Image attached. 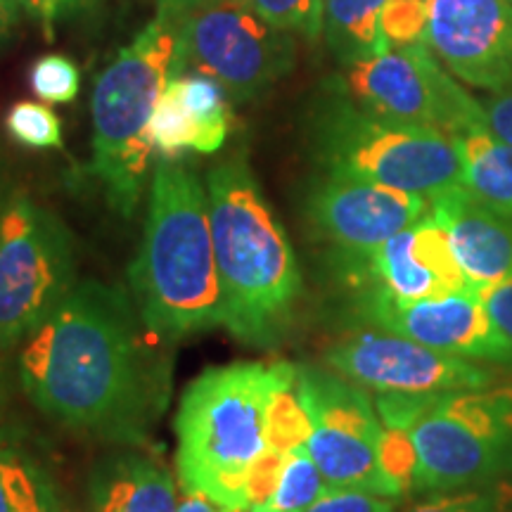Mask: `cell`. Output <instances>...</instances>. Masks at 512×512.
<instances>
[{"instance_id": "obj_15", "label": "cell", "mask_w": 512, "mask_h": 512, "mask_svg": "<svg viewBox=\"0 0 512 512\" xmlns=\"http://www.w3.org/2000/svg\"><path fill=\"white\" fill-rule=\"evenodd\" d=\"M425 43L467 86L501 93L512 88L510 0H425Z\"/></svg>"}, {"instance_id": "obj_30", "label": "cell", "mask_w": 512, "mask_h": 512, "mask_svg": "<svg viewBox=\"0 0 512 512\" xmlns=\"http://www.w3.org/2000/svg\"><path fill=\"white\" fill-rule=\"evenodd\" d=\"M380 463L384 475L399 491V496L413 494L415 470H418V453L411 439V432L403 427L382 425L380 441Z\"/></svg>"}, {"instance_id": "obj_28", "label": "cell", "mask_w": 512, "mask_h": 512, "mask_svg": "<svg viewBox=\"0 0 512 512\" xmlns=\"http://www.w3.org/2000/svg\"><path fill=\"white\" fill-rule=\"evenodd\" d=\"M29 83L36 98L50 105H67L79 95L81 74L67 55H41L31 64Z\"/></svg>"}, {"instance_id": "obj_10", "label": "cell", "mask_w": 512, "mask_h": 512, "mask_svg": "<svg viewBox=\"0 0 512 512\" xmlns=\"http://www.w3.org/2000/svg\"><path fill=\"white\" fill-rule=\"evenodd\" d=\"M344 95L377 117L430 126L451 138L486 124L482 102L453 79L427 43L347 64Z\"/></svg>"}, {"instance_id": "obj_39", "label": "cell", "mask_w": 512, "mask_h": 512, "mask_svg": "<svg viewBox=\"0 0 512 512\" xmlns=\"http://www.w3.org/2000/svg\"><path fill=\"white\" fill-rule=\"evenodd\" d=\"M176 512H230V510L221 508L219 503H214L204 494H190V491H185V496L178 501Z\"/></svg>"}, {"instance_id": "obj_37", "label": "cell", "mask_w": 512, "mask_h": 512, "mask_svg": "<svg viewBox=\"0 0 512 512\" xmlns=\"http://www.w3.org/2000/svg\"><path fill=\"white\" fill-rule=\"evenodd\" d=\"M157 3V19L166 27H176L181 19H185L192 12L207 8L211 3H219V0H155Z\"/></svg>"}, {"instance_id": "obj_24", "label": "cell", "mask_w": 512, "mask_h": 512, "mask_svg": "<svg viewBox=\"0 0 512 512\" xmlns=\"http://www.w3.org/2000/svg\"><path fill=\"white\" fill-rule=\"evenodd\" d=\"M328 489L330 486L320 475L309 448L297 446L290 453H285L283 472H280L278 486H275L268 508L275 512H306Z\"/></svg>"}, {"instance_id": "obj_18", "label": "cell", "mask_w": 512, "mask_h": 512, "mask_svg": "<svg viewBox=\"0 0 512 512\" xmlns=\"http://www.w3.org/2000/svg\"><path fill=\"white\" fill-rule=\"evenodd\" d=\"M91 512H176V486L157 458L124 451L105 458L88 479Z\"/></svg>"}, {"instance_id": "obj_2", "label": "cell", "mask_w": 512, "mask_h": 512, "mask_svg": "<svg viewBox=\"0 0 512 512\" xmlns=\"http://www.w3.org/2000/svg\"><path fill=\"white\" fill-rule=\"evenodd\" d=\"M207 195L223 325L247 344H273L302 297V273L283 223L242 155L209 171Z\"/></svg>"}, {"instance_id": "obj_41", "label": "cell", "mask_w": 512, "mask_h": 512, "mask_svg": "<svg viewBox=\"0 0 512 512\" xmlns=\"http://www.w3.org/2000/svg\"><path fill=\"white\" fill-rule=\"evenodd\" d=\"M510 3H512V0H510Z\"/></svg>"}, {"instance_id": "obj_7", "label": "cell", "mask_w": 512, "mask_h": 512, "mask_svg": "<svg viewBox=\"0 0 512 512\" xmlns=\"http://www.w3.org/2000/svg\"><path fill=\"white\" fill-rule=\"evenodd\" d=\"M413 494H444L512 477V384L427 394L411 427Z\"/></svg>"}, {"instance_id": "obj_22", "label": "cell", "mask_w": 512, "mask_h": 512, "mask_svg": "<svg viewBox=\"0 0 512 512\" xmlns=\"http://www.w3.org/2000/svg\"><path fill=\"white\" fill-rule=\"evenodd\" d=\"M169 83L181 98L185 112L195 126L192 150L214 155L226 145L230 133L228 93L214 79L202 74L169 76Z\"/></svg>"}, {"instance_id": "obj_26", "label": "cell", "mask_w": 512, "mask_h": 512, "mask_svg": "<svg viewBox=\"0 0 512 512\" xmlns=\"http://www.w3.org/2000/svg\"><path fill=\"white\" fill-rule=\"evenodd\" d=\"M150 138L166 159H176L183 150H192L195 143V126L171 83H166L164 93L157 100L150 121Z\"/></svg>"}, {"instance_id": "obj_3", "label": "cell", "mask_w": 512, "mask_h": 512, "mask_svg": "<svg viewBox=\"0 0 512 512\" xmlns=\"http://www.w3.org/2000/svg\"><path fill=\"white\" fill-rule=\"evenodd\" d=\"M131 285L140 316L159 337L178 339L223 323L209 195L200 176L176 159L164 157L152 176Z\"/></svg>"}, {"instance_id": "obj_36", "label": "cell", "mask_w": 512, "mask_h": 512, "mask_svg": "<svg viewBox=\"0 0 512 512\" xmlns=\"http://www.w3.org/2000/svg\"><path fill=\"white\" fill-rule=\"evenodd\" d=\"M486 126L496 133L498 138L512 145V88L494 93L482 102Z\"/></svg>"}, {"instance_id": "obj_12", "label": "cell", "mask_w": 512, "mask_h": 512, "mask_svg": "<svg viewBox=\"0 0 512 512\" xmlns=\"http://www.w3.org/2000/svg\"><path fill=\"white\" fill-rule=\"evenodd\" d=\"M325 363L377 394L465 392L498 382V373L489 363L444 354L380 328L349 332L337 339L325 354Z\"/></svg>"}, {"instance_id": "obj_17", "label": "cell", "mask_w": 512, "mask_h": 512, "mask_svg": "<svg viewBox=\"0 0 512 512\" xmlns=\"http://www.w3.org/2000/svg\"><path fill=\"white\" fill-rule=\"evenodd\" d=\"M430 214L446 230L472 292L512 280V216L486 207L463 185L430 200Z\"/></svg>"}, {"instance_id": "obj_8", "label": "cell", "mask_w": 512, "mask_h": 512, "mask_svg": "<svg viewBox=\"0 0 512 512\" xmlns=\"http://www.w3.org/2000/svg\"><path fill=\"white\" fill-rule=\"evenodd\" d=\"M76 285L64 223L24 195L0 204V349L22 344Z\"/></svg>"}, {"instance_id": "obj_38", "label": "cell", "mask_w": 512, "mask_h": 512, "mask_svg": "<svg viewBox=\"0 0 512 512\" xmlns=\"http://www.w3.org/2000/svg\"><path fill=\"white\" fill-rule=\"evenodd\" d=\"M22 12H27L24 0H0V41L12 34L22 19Z\"/></svg>"}, {"instance_id": "obj_11", "label": "cell", "mask_w": 512, "mask_h": 512, "mask_svg": "<svg viewBox=\"0 0 512 512\" xmlns=\"http://www.w3.org/2000/svg\"><path fill=\"white\" fill-rule=\"evenodd\" d=\"M299 392L311 420L306 448L330 489L399 501L380 463L382 422L368 389L335 370L299 366Z\"/></svg>"}, {"instance_id": "obj_19", "label": "cell", "mask_w": 512, "mask_h": 512, "mask_svg": "<svg viewBox=\"0 0 512 512\" xmlns=\"http://www.w3.org/2000/svg\"><path fill=\"white\" fill-rule=\"evenodd\" d=\"M460 159V185L486 207L512 216V145L489 126L453 138Z\"/></svg>"}, {"instance_id": "obj_32", "label": "cell", "mask_w": 512, "mask_h": 512, "mask_svg": "<svg viewBox=\"0 0 512 512\" xmlns=\"http://www.w3.org/2000/svg\"><path fill=\"white\" fill-rule=\"evenodd\" d=\"M285 465V453L275 451V448L266 446L264 451L256 456V460L247 470V505L249 508H264L271 503L278 486L280 472Z\"/></svg>"}, {"instance_id": "obj_27", "label": "cell", "mask_w": 512, "mask_h": 512, "mask_svg": "<svg viewBox=\"0 0 512 512\" xmlns=\"http://www.w3.org/2000/svg\"><path fill=\"white\" fill-rule=\"evenodd\" d=\"M5 128H8L10 138L17 140L19 145L36 147V150L62 147L60 119L48 105H41V102H15L5 114Z\"/></svg>"}, {"instance_id": "obj_33", "label": "cell", "mask_w": 512, "mask_h": 512, "mask_svg": "<svg viewBox=\"0 0 512 512\" xmlns=\"http://www.w3.org/2000/svg\"><path fill=\"white\" fill-rule=\"evenodd\" d=\"M306 512H396V498L366 491L328 489Z\"/></svg>"}, {"instance_id": "obj_23", "label": "cell", "mask_w": 512, "mask_h": 512, "mask_svg": "<svg viewBox=\"0 0 512 512\" xmlns=\"http://www.w3.org/2000/svg\"><path fill=\"white\" fill-rule=\"evenodd\" d=\"M311 420L299 392V366L287 361L273 363V387L266 403V446L280 453L306 446Z\"/></svg>"}, {"instance_id": "obj_6", "label": "cell", "mask_w": 512, "mask_h": 512, "mask_svg": "<svg viewBox=\"0 0 512 512\" xmlns=\"http://www.w3.org/2000/svg\"><path fill=\"white\" fill-rule=\"evenodd\" d=\"M316 159L328 174H344L434 200L460 185V159L451 136L396 121L332 95L311 124Z\"/></svg>"}, {"instance_id": "obj_21", "label": "cell", "mask_w": 512, "mask_h": 512, "mask_svg": "<svg viewBox=\"0 0 512 512\" xmlns=\"http://www.w3.org/2000/svg\"><path fill=\"white\" fill-rule=\"evenodd\" d=\"M0 512H62L53 477L27 448L0 434Z\"/></svg>"}, {"instance_id": "obj_35", "label": "cell", "mask_w": 512, "mask_h": 512, "mask_svg": "<svg viewBox=\"0 0 512 512\" xmlns=\"http://www.w3.org/2000/svg\"><path fill=\"white\" fill-rule=\"evenodd\" d=\"M475 292L477 297L482 299L484 309L496 323V328L501 330L505 339L512 344V280L479 287Z\"/></svg>"}, {"instance_id": "obj_14", "label": "cell", "mask_w": 512, "mask_h": 512, "mask_svg": "<svg viewBox=\"0 0 512 512\" xmlns=\"http://www.w3.org/2000/svg\"><path fill=\"white\" fill-rule=\"evenodd\" d=\"M358 311L373 328L408 337L444 354L489 366H512V344L472 290L415 302H399L382 292L366 290Z\"/></svg>"}, {"instance_id": "obj_4", "label": "cell", "mask_w": 512, "mask_h": 512, "mask_svg": "<svg viewBox=\"0 0 512 512\" xmlns=\"http://www.w3.org/2000/svg\"><path fill=\"white\" fill-rule=\"evenodd\" d=\"M273 363L209 368L185 389L176 415V467L183 491L245 512L247 470L266 448Z\"/></svg>"}, {"instance_id": "obj_16", "label": "cell", "mask_w": 512, "mask_h": 512, "mask_svg": "<svg viewBox=\"0 0 512 512\" xmlns=\"http://www.w3.org/2000/svg\"><path fill=\"white\" fill-rule=\"evenodd\" d=\"M349 275L366 290L382 292L399 302L472 290L446 230L432 214L382 242L366 261L349 268Z\"/></svg>"}, {"instance_id": "obj_34", "label": "cell", "mask_w": 512, "mask_h": 512, "mask_svg": "<svg viewBox=\"0 0 512 512\" xmlns=\"http://www.w3.org/2000/svg\"><path fill=\"white\" fill-rule=\"evenodd\" d=\"M95 0H24V8L31 17L41 24L46 38L55 36V27L64 17L74 15V12L86 10Z\"/></svg>"}, {"instance_id": "obj_20", "label": "cell", "mask_w": 512, "mask_h": 512, "mask_svg": "<svg viewBox=\"0 0 512 512\" xmlns=\"http://www.w3.org/2000/svg\"><path fill=\"white\" fill-rule=\"evenodd\" d=\"M389 0H323V29L339 60L351 64L389 50L382 12Z\"/></svg>"}, {"instance_id": "obj_31", "label": "cell", "mask_w": 512, "mask_h": 512, "mask_svg": "<svg viewBox=\"0 0 512 512\" xmlns=\"http://www.w3.org/2000/svg\"><path fill=\"white\" fill-rule=\"evenodd\" d=\"M427 3L425 0H389L382 12V34L389 48L425 43Z\"/></svg>"}, {"instance_id": "obj_25", "label": "cell", "mask_w": 512, "mask_h": 512, "mask_svg": "<svg viewBox=\"0 0 512 512\" xmlns=\"http://www.w3.org/2000/svg\"><path fill=\"white\" fill-rule=\"evenodd\" d=\"M399 512H512V489L505 482L427 494Z\"/></svg>"}, {"instance_id": "obj_1", "label": "cell", "mask_w": 512, "mask_h": 512, "mask_svg": "<svg viewBox=\"0 0 512 512\" xmlns=\"http://www.w3.org/2000/svg\"><path fill=\"white\" fill-rule=\"evenodd\" d=\"M19 380L48 418L114 441L143 439L166 401L131 299L100 280L76 283L24 339Z\"/></svg>"}, {"instance_id": "obj_40", "label": "cell", "mask_w": 512, "mask_h": 512, "mask_svg": "<svg viewBox=\"0 0 512 512\" xmlns=\"http://www.w3.org/2000/svg\"><path fill=\"white\" fill-rule=\"evenodd\" d=\"M245 512H275V510H271L268 505H264V508H247Z\"/></svg>"}, {"instance_id": "obj_29", "label": "cell", "mask_w": 512, "mask_h": 512, "mask_svg": "<svg viewBox=\"0 0 512 512\" xmlns=\"http://www.w3.org/2000/svg\"><path fill=\"white\" fill-rule=\"evenodd\" d=\"M268 24L316 41L323 31V0H247Z\"/></svg>"}, {"instance_id": "obj_9", "label": "cell", "mask_w": 512, "mask_h": 512, "mask_svg": "<svg viewBox=\"0 0 512 512\" xmlns=\"http://www.w3.org/2000/svg\"><path fill=\"white\" fill-rule=\"evenodd\" d=\"M169 29L176 38L171 76H209L235 102L264 95L294 60L290 34L271 27L247 0H219Z\"/></svg>"}, {"instance_id": "obj_13", "label": "cell", "mask_w": 512, "mask_h": 512, "mask_svg": "<svg viewBox=\"0 0 512 512\" xmlns=\"http://www.w3.org/2000/svg\"><path fill=\"white\" fill-rule=\"evenodd\" d=\"M427 214V197L328 171L318 178L306 200L313 233L342 256L347 271Z\"/></svg>"}, {"instance_id": "obj_5", "label": "cell", "mask_w": 512, "mask_h": 512, "mask_svg": "<svg viewBox=\"0 0 512 512\" xmlns=\"http://www.w3.org/2000/svg\"><path fill=\"white\" fill-rule=\"evenodd\" d=\"M176 38L150 22L107 64L93 88V171L119 216L131 219L143 195L152 145L150 121L171 76Z\"/></svg>"}]
</instances>
